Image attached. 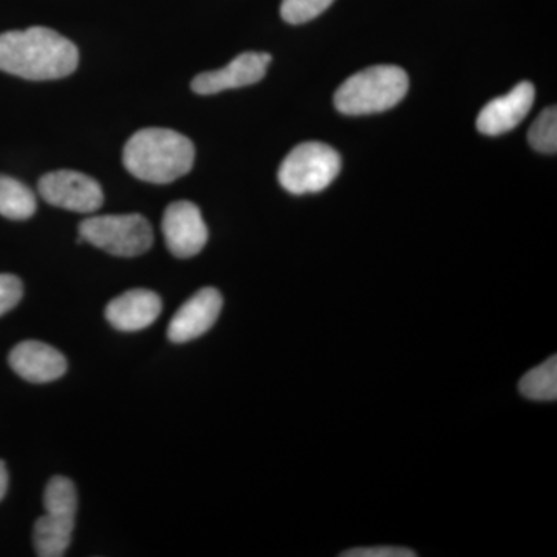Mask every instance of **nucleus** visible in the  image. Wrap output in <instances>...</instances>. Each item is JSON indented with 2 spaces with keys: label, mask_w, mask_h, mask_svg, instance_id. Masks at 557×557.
Returning <instances> with one entry per match:
<instances>
[{
  "label": "nucleus",
  "mask_w": 557,
  "mask_h": 557,
  "mask_svg": "<svg viewBox=\"0 0 557 557\" xmlns=\"http://www.w3.org/2000/svg\"><path fill=\"white\" fill-rule=\"evenodd\" d=\"M75 44L47 27L0 35V70L30 81L61 79L78 67Z\"/></svg>",
  "instance_id": "obj_1"
},
{
  "label": "nucleus",
  "mask_w": 557,
  "mask_h": 557,
  "mask_svg": "<svg viewBox=\"0 0 557 557\" xmlns=\"http://www.w3.org/2000/svg\"><path fill=\"white\" fill-rule=\"evenodd\" d=\"M194 160L193 141L178 132L161 127L138 131L124 146L126 170L134 177L156 185H166L188 174Z\"/></svg>",
  "instance_id": "obj_2"
},
{
  "label": "nucleus",
  "mask_w": 557,
  "mask_h": 557,
  "mask_svg": "<svg viewBox=\"0 0 557 557\" xmlns=\"http://www.w3.org/2000/svg\"><path fill=\"white\" fill-rule=\"evenodd\" d=\"M409 90V76L397 65H373L350 76L336 90L335 106L344 115H370L395 108Z\"/></svg>",
  "instance_id": "obj_3"
},
{
  "label": "nucleus",
  "mask_w": 557,
  "mask_h": 557,
  "mask_svg": "<svg viewBox=\"0 0 557 557\" xmlns=\"http://www.w3.org/2000/svg\"><path fill=\"white\" fill-rule=\"evenodd\" d=\"M79 242L119 258H137L153 245V231L141 214L95 215L79 223Z\"/></svg>",
  "instance_id": "obj_4"
},
{
  "label": "nucleus",
  "mask_w": 557,
  "mask_h": 557,
  "mask_svg": "<svg viewBox=\"0 0 557 557\" xmlns=\"http://www.w3.org/2000/svg\"><path fill=\"white\" fill-rule=\"evenodd\" d=\"M339 171L341 157L335 149L324 143L309 141L288 153L277 175L282 188L304 196L329 188Z\"/></svg>",
  "instance_id": "obj_5"
},
{
  "label": "nucleus",
  "mask_w": 557,
  "mask_h": 557,
  "mask_svg": "<svg viewBox=\"0 0 557 557\" xmlns=\"http://www.w3.org/2000/svg\"><path fill=\"white\" fill-rule=\"evenodd\" d=\"M39 194L53 207L91 214L104 203V193L97 180L76 171H54L39 180Z\"/></svg>",
  "instance_id": "obj_6"
},
{
  "label": "nucleus",
  "mask_w": 557,
  "mask_h": 557,
  "mask_svg": "<svg viewBox=\"0 0 557 557\" xmlns=\"http://www.w3.org/2000/svg\"><path fill=\"white\" fill-rule=\"evenodd\" d=\"M168 249L178 259L199 255L208 242V226L199 207L193 201L178 200L171 203L161 222Z\"/></svg>",
  "instance_id": "obj_7"
},
{
  "label": "nucleus",
  "mask_w": 557,
  "mask_h": 557,
  "mask_svg": "<svg viewBox=\"0 0 557 557\" xmlns=\"http://www.w3.org/2000/svg\"><path fill=\"white\" fill-rule=\"evenodd\" d=\"M222 307L223 298L219 289H199L171 319L168 338L177 344L200 338L218 322Z\"/></svg>",
  "instance_id": "obj_8"
},
{
  "label": "nucleus",
  "mask_w": 557,
  "mask_h": 557,
  "mask_svg": "<svg viewBox=\"0 0 557 557\" xmlns=\"http://www.w3.org/2000/svg\"><path fill=\"white\" fill-rule=\"evenodd\" d=\"M270 62L269 53L247 51L234 58L226 67L200 73L193 79L190 87L199 95H214L223 90L251 86L265 76Z\"/></svg>",
  "instance_id": "obj_9"
},
{
  "label": "nucleus",
  "mask_w": 557,
  "mask_h": 557,
  "mask_svg": "<svg viewBox=\"0 0 557 557\" xmlns=\"http://www.w3.org/2000/svg\"><path fill=\"white\" fill-rule=\"evenodd\" d=\"M534 100H536V89L533 84L523 81L505 97L487 102L478 119L479 132L496 137L516 129L527 119Z\"/></svg>",
  "instance_id": "obj_10"
},
{
  "label": "nucleus",
  "mask_w": 557,
  "mask_h": 557,
  "mask_svg": "<svg viewBox=\"0 0 557 557\" xmlns=\"http://www.w3.org/2000/svg\"><path fill=\"white\" fill-rule=\"evenodd\" d=\"M11 369L35 384L51 383L67 372V359L58 348L40 341H22L11 350Z\"/></svg>",
  "instance_id": "obj_11"
},
{
  "label": "nucleus",
  "mask_w": 557,
  "mask_h": 557,
  "mask_svg": "<svg viewBox=\"0 0 557 557\" xmlns=\"http://www.w3.org/2000/svg\"><path fill=\"white\" fill-rule=\"evenodd\" d=\"M163 302L156 292L135 288L110 300L106 307V319L120 332H138L148 329L159 319Z\"/></svg>",
  "instance_id": "obj_12"
},
{
  "label": "nucleus",
  "mask_w": 557,
  "mask_h": 557,
  "mask_svg": "<svg viewBox=\"0 0 557 557\" xmlns=\"http://www.w3.org/2000/svg\"><path fill=\"white\" fill-rule=\"evenodd\" d=\"M76 515L47 512L36 520L33 531L36 555L40 557H61L65 555L75 530Z\"/></svg>",
  "instance_id": "obj_13"
},
{
  "label": "nucleus",
  "mask_w": 557,
  "mask_h": 557,
  "mask_svg": "<svg viewBox=\"0 0 557 557\" xmlns=\"http://www.w3.org/2000/svg\"><path fill=\"white\" fill-rule=\"evenodd\" d=\"M36 196L20 180L0 175V215L10 220H27L36 212Z\"/></svg>",
  "instance_id": "obj_14"
},
{
  "label": "nucleus",
  "mask_w": 557,
  "mask_h": 557,
  "mask_svg": "<svg viewBox=\"0 0 557 557\" xmlns=\"http://www.w3.org/2000/svg\"><path fill=\"white\" fill-rule=\"evenodd\" d=\"M520 394L533 401H555L557 398V358H548L527 373L519 384Z\"/></svg>",
  "instance_id": "obj_15"
},
{
  "label": "nucleus",
  "mask_w": 557,
  "mask_h": 557,
  "mask_svg": "<svg viewBox=\"0 0 557 557\" xmlns=\"http://www.w3.org/2000/svg\"><path fill=\"white\" fill-rule=\"evenodd\" d=\"M44 508L47 512H65L76 515L78 511V494L72 480L57 475L50 480L44 493Z\"/></svg>",
  "instance_id": "obj_16"
},
{
  "label": "nucleus",
  "mask_w": 557,
  "mask_h": 557,
  "mask_svg": "<svg viewBox=\"0 0 557 557\" xmlns=\"http://www.w3.org/2000/svg\"><path fill=\"white\" fill-rule=\"evenodd\" d=\"M531 148L542 153H556L557 150V110L545 109L528 132Z\"/></svg>",
  "instance_id": "obj_17"
},
{
  "label": "nucleus",
  "mask_w": 557,
  "mask_h": 557,
  "mask_svg": "<svg viewBox=\"0 0 557 557\" xmlns=\"http://www.w3.org/2000/svg\"><path fill=\"white\" fill-rule=\"evenodd\" d=\"M335 0H284L281 5L282 20L288 24H306L324 13Z\"/></svg>",
  "instance_id": "obj_18"
},
{
  "label": "nucleus",
  "mask_w": 557,
  "mask_h": 557,
  "mask_svg": "<svg viewBox=\"0 0 557 557\" xmlns=\"http://www.w3.org/2000/svg\"><path fill=\"white\" fill-rule=\"evenodd\" d=\"M24 296L21 278L13 274H0V317L13 310Z\"/></svg>",
  "instance_id": "obj_19"
},
{
  "label": "nucleus",
  "mask_w": 557,
  "mask_h": 557,
  "mask_svg": "<svg viewBox=\"0 0 557 557\" xmlns=\"http://www.w3.org/2000/svg\"><path fill=\"white\" fill-rule=\"evenodd\" d=\"M346 557H413L417 553L399 547L355 548L344 553Z\"/></svg>",
  "instance_id": "obj_20"
},
{
  "label": "nucleus",
  "mask_w": 557,
  "mask_h": 557,
  "mask_svg": "<svg viewBox=\"0 0 557 557\" xmlns=\"http://www.w3.org/2000/svg\"><path fill=\"white\" fill-rule=\"evenodd\" d=\"M9 490V472H7L5 461L0 460V500L5 497Z\"/></svg>",
  "instance_id": "obj_21"
}]
</instances>
